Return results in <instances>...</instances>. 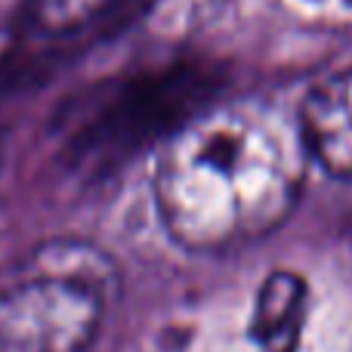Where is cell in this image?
I'll return each instance as SVG.
<instances>
[{"instance_id": "1", "label": "cell", "mask_w": 352, "mask_h": 352, "mask_svg": "<svg viewBox=\"0 0 352 352\" xmlns=\"http://www.w3.org/2000/svg\"><path fill=\"white\" fill-rule=\"evenodd\" d=\"M306 164L297 121L263 102L207 105L161 142L155 210L182 250L229 254L291 217Z\"/></svg>"}, {"instance_id": "2", "label": "cell", "mask_w": 352, "mask_h": 352, "mask_svg": "<svg viewBox=\"0 0 352 352\" xmlns=\"http://www.w3.org/2000/svg\"><path fill=\"white\" fill-rule=\"evenodd\" d=\"M121 297L115 256L87 238H50L0 281V352H87Z\"/></svg>"}, {"instance_id": "3", "label": "cell", "mask_w": 352, "mask_h": 352, "mask_svg": "<svg viewBox=\"0 0 352 352\" xmlns=\"http://www.w3.org/2000/svg\"><path fill=\"white\" fill-rule=\"evenodd\" d=\"M210 87L213 74L198 65H176L127 80L99 115L80 127L74 146L84 158L111 161L136 152L148 140H167L210 105L204 96Z\"/></svg>"}, {"instance_id": "4", "label": "cell", "mask_w": 352, "mask_h": 352, "mask_svg": "<svg viewBox=\"0 0 352 352\" xmlns=\"http://www.w3.org/2000/svg\"><path fill=\"white\" fill-rule=\"evenodd\" d=\"M297 130L318 170L352 182V68L324 74L303 93Z\"/></svg>"}, {"instance_id": "5", "label": "cell", "mask_w": 352, "mask_h": 352, "mask_svg": "<svg viewBox=\"0 0 352 352\" xmlns=\"http://www.w3.org/2000/svg\"><path fill=\"white\" fill-rule=\"evenodd\" d=\"M309 318V285L291 269H275L260 281L250 312V340L260 352H297Z\"/></svg>"}, {"instance_id": "6", "label": "cell", "mask_w": 352, "mask_h": 352, "mask_svg": "<svg viewBox=\"0 0 352 352\" xmlns=\"http://www.w3.org/2000/svg\"><path fill=\"white\" fill-rule=\"evenodd\" d=\"M118 0H28V19L43 34H74L96 22Z\"/></svg>"}]
</instances>
